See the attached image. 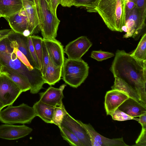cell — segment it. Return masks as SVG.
<instances>
[{
  "label": "cell",
  "mask_w": 146,
  "mask_h": 146,
  "mask_svg": "<svg viewBox=\"0 0 146 146\" xmlns=\"http://www.w3.org/2000/svg\"><path fill=\"white\" fill-rule=\"evenodd\" d=\"M114 77L119 78L137 93L146 106V60H140L124 50H117L110 68Z\"/></svg>",
  "instance_id": "cell-1"
},
{
  "label": "cell",
  "mask_w": 146,
  "mask_h": 146,
  "mask_svg": "<svg viewBox=\"0 0 146 146\" xmlns=\"http://www.w3.org/2000/svg\"><path fill=\"white\" fill-rule=\"evenodd\" d=\"M125 0H100L95 8L111 30L122 32L125 25Z\"/></svg>",
  "instance_id": "cell-2"
},
{
  "label": "cell",
  "mask_w": 146,
  "mask_h": 146,
  "mask_svg": "<svg viewBox=\"0 0 146 146\" xmlns=\"http://www.w3.org/2000/svg\"><path fill=\"white\" fill-rule=\"evenodd\" d=\"M0 63L3 66L16 71L24 77L30 84L31 94L38 93L45 84L40 70L34 68L29 70L13 52L9 53L0 51Z\"/></svg>",
  "instance_id": "cell-3"
},
{
  "label": "cell",
  "mask_w": 146,
  "mask_h": 146,
  "mask_svg": "<svg viewBox=\"0 0 146 146\" xmlns=\"http://www.w3.org/2000/svg\"><path fill=\"white\" fill-rule=\"evenodd\" d=\"M89 68L87 63L81 58L73 60L65 58L61 77L66 83L73 88H77L87 78Z\"/></svg>",
  "instance_id": "cell-4"
},
{
  "label": "cell",
  "mask_w": 146,
  "mask_h": 146,
  "mask_svg": "<svg viewBox=\"0 0 146 146\" xmlns=\"http://www.w3.org/2000/svg\"><path fill=\"white\" fill-rule=\"evenodd\" d=\"M36 116L35 110L24 103L16 106H8L0 112V121L9 124L30 123Z\"/></svg>",
  "instance_id": "cell-5"
},
{
  "label": "cell",
  "mask_w": 146,
  "mask_h": 146,
  "mask_svg": "<svg viewBox=\"0 0 146 146\" xmlns=\"http://www.w3.org/2000/svg\"><path fill=\"white\" fill-rule=\"evenodd\" d=\"M40 28L43 38L55 39L60 20L50 11L46 0H40Z\"/></svg>",
  "instance_id": "cell-6"
},
{
  "label": "cell",
  "mask_w": 146,
  "mask_h": 146,
  "mask_svg": "<svg viewBox=\"0 0 146 146\" xmlns=\"http://www.w3.org/2000/svg\"><path fill=\"white\" fill-rule=\"evenodd\" d=\"M145 18L136 5L131 9H125V25L122 31L126 33L123 38L132 37L135 40H137L140 37L142 30L145 26Z\"/></svg>",
  "instance_id": "cell-7"
},
{
  "label": "cell",
  "mask_w": 146,
  "mask_h": 146,
  "mask_svg": "<svg viewBox=\"0 0 146 146\" xmlns=\"http://www.w3.org/2000/svg\"><path fill=\"white\" fill-rule=\"evenodd\" d=\"M22 92L9 77L0 73V101L5 107L12 105Z\"/></svg>",
  "instance_id": "cell-8"
},
{
  "label": "cell",
  "mask_w": 146,
  "mask_h": 146,
  "mask_svg": "<svg viewBox=\"0 0 146 146\" xmlns=\"http://www.w3.org/2000/svg\"><path fill=\"white\" fill-rule=\"evenodd\" d=\"M85 129L90 138L92 146H128L122 137L114 139L106 137L97 132L90 123L86 124L78 120Z\"/></svg>",
  "instance_id": "cell-9"
},
{
  "label": "cell",
  "mask_w": 146,
  "mask_h": 146,
  "mask_svg": "<svg viewBox=\"0 0 146 146\" xmlns=\"http://www.w3.org/2000/svg\"><path fill=\"white\" fill-rule=\"evenodd\" d=\"M92 45V43L86 36H82L69 42L65 46L64 53L69 59H79L81 58Z\"/></svg>",
  "instance_id": "cell-10"
},
{
  "label": "cell",
  "mask_w": 146,
  "mask_h": 146,
  "mask_svg": "<svg viewBox=\"0 0 146 146\" xmlns=\"http://www.w3.org/2000/svg\"><path fill=\"white\" fill-rule=\"evenodd\" d=\"M61 126L66 128L75 134L84 146H92L90 137L87 132L79 122L67 112L64 115Z\"/></svg>",
  "instance_id": "cell-11"
},
{
  "label": "cell",
  "mask_w": 146,
  "mask_h": 146,
  "mask_svg": "<svg viewBox=\"0 0 146 146\" xmlns=\"http://www.w3.org/2000/svg\"><path fill=\"white\" fill-rule=\"evenodd\" d=\"M32 131V128L24 124H2L0 125V138L9 140L17 139L27 135Z\"/></svg>",
  "instance_id": "cell-12"
},
{
  "label": "cell",
  "mask_w": 146,
  "mask_h": 146,
  "mask_svg": "<svg viewBox=\"0 0 146 146\" xmlns=\"http://www.w3.org/2000/svg\"><path fill=\"white\" fill-rule=\"evenodd\" d=\"M5 18L15 33L26 36H30L28 31L29 21L24 8L20 11Z\"/></svg>",
  "instance_id": "cell-13"
},
{
  "label": "cell",
  "mask_w": 146,
  "mask_h": 146,
  "mask_svg": "<svg viewBox=\"0 0 146 146\" xmlns=\"http://www.w3.org/2000/svg\"><path fill=\"white\" fill-rule=\"evenodd\" d=\"M129 97L116 90L107 92L105 97L104 106L107 115H111Z\"/></svg>",
  "instance_id": "cell-14"
},
{
  "label": "cell",
  "mask_w": 146,
  "mask_h": 146,
  "mask_svg": "<svg viewBox=\"0 0 146 146\" xmlns=\"http://www.w3.org/2000/svg\"><path fill=\"white\" fill-rule=\"evenodd\" d=\"M45 43L50 58L57 66L62 67L65 57L63 46L56 39L43 38Z\"/></svg>",
  "instance_id": "cell-15"
},
{
  "label": "cell",
  "mask_w": 146,
  "mask_h": 146,
  "mask_svg": "<svg viewBox=\"0 0 146 146\" xmlns=\"http://www.w3.org/2000/svg\"><path fill=\"white\" fill-rule=\"evenodd\" d=\"M66 86L65 84L59 88L52 86L49 87L44 92L39 93L40 100L49 105L55 107L60 104L64 97L63 91Z\"/></svg>",
  "instance_id": "cell-16"
},
{
  "label": "cell",
  "mask_w": 146,
  "mask_h": 146,
  "mask_svg": "<svg viewBox=\"0 0 146 146\" xmlns=\"http://www.w3.org/2000/svg\"><path fill=\"white\" fill-rule=\"evenodd\" d=\"M118 108L133 117H139L146 113V106L130 98L125 101Z\"/></svg>",
  "instance_id": "cell-17"
},
{
  "label": "cell",
  "mask_w": 146,
  "mask_h": 146,
  "mask_svg": "<svg viewBox=\"0 0 146 146\" xmlns=\"http://www.w3.org/2000/svg\"><path fill=\"white\" fill-rule=\"evenodd\" d=\"M22 0H0V14L5 18L23 9Z\"/></svg>",
  "instance_id": "cell-18"
},
{
  "label": "cell",
  "mask_w": 146,
  "mask_h": 146,
  "mask_svg": "<svg viewBox=\"0 0 146 146\" xmlns=\"http://www.w3.org/2000/svg\"><path fill=\"white\" fill-rule=\"evenodd\" d=\"M62 67L56 66L50 58L49 63L42 76L44 83L52 86L59 81L62 76Z\"/></svg>",
  "instance_id": "cell-19"
},
{
  "label": "cell",
  "mask_w": 146,
  "mask_h": 146,
  "mask_svg": "<svg viewBox=\"0 0 146 146\" xmlns=\"http://www.w3.org/2000/svg\"><path fill=\"white\" fill-rule=\"evenodd\" d=\"M1 73L9 77L20 88L22 92L30 90V84L27 80L17 72L3 66Z\"/></svg>",
  "instance_id": "cell-20"
},
{
  "label": "cell",
  "mask_w": 146,
  "mask_h": 146,
  "mask_svg": "<svg viewBox=\"0 0 146 146\" xmlns=\"http://www.w3.org/2000/svg\"><path fill=\"white\" fill-rule=\"evenodd\" d=\"M36 116L47 123H52V117L54 107L44 103L40 100L34 104Z\"/></svg>",
  "instance_id": "cell-21"
},
{
  "label": "cell",
  "mask_w": 146,
  "mask_h": 146,
  "mask_svg": "<svg viewBox=\"0 0 146 146\" xmlns=\"http://www.w3.org/2000/svg\"><path fill=\"white\" fill-rule=\"evenodd\" d=\"M11 35L17 42L18 49L25 55L31 65L33 68H36L29 50L28 36L15 33L14 31Z\"/></svg>",
  "instance_id": "cell-22"
},
{
  "label": "cell",
  "mask_w": 146,
  "mask_h": 146,
  "mask_svg": "<svg viewBox=\"0 0 146 146\" xmlns=\"http://www.w3.org/2000/svg\"><path fill=\"white\" fill-rule=\"evenodd\" d=\"M114 78V84L111 87L112 90H116L121 92L129 98L142 103L137 93L132 88L121 79L117 77Z\"/></svg>",
  "instance_id": "cell-23"
},
{
  "label": "cell",
  "mask_w": 146,
  "mask_h": 146,
  "mask_svg": "<svg viewBox=\"0 0 146 146\" xmlns=\"http://www.w3.org/2000/svg\"><path fill=\"white\" fill-rule=\"evenodd\" d=\"M130 55L140 60H146V34L142 36L136 48Z\"/></svg>",
  "instance_id": "cell-24"
},
{
  "label": "cell",
  "mask_w": 146,
  "mask_h": 146,
  "mask_svg": "<svg viewBox=\"0 0 146 146\" xmlns=\"http://www.w3.org/2000/svg\"><path fill=\"white\" fill-rule=\"evenodd\" d=\"M64 139L73 146H84L77 137L71 131L63 126L59 128Z\"/></svg>",
  "instance_id": "cell-25"
},
{
  "label": "cell",
  "mask_w": 146,
  "mask_h": 146,
  "mask_svg": "<svg viewBox=\"0 0 146 146\" xmlns=\"http://www.w3.org/2000/svg\"><path fill=\"white\" fill-rule=\"evenodd\" d=\"M32 42L38 61L40 70L42 68V46L43 38L38 36L33 35L31 36Z\"/></svg>",
  "instance_id": "cell-26"
},
{
  "label": "cell",
  "mask_w": 146,
  "mask_h": 146,
  "mask_svg": "<svg viewBox=\"0 0 146 146\" xmlns=\"http://www.w3.org/2000/svg\"><path fill=\"white\" fill-rule=\"evenodd\" d=\"M67 112L62 102L60 105L54 107L52 115V123L59 128L60 127L62 119Z\"/></svg>",
  "instance_id": "cell-27"
},
{
  "label": "cell",
  "mask_w": 146,
  "mask_h": 146,
  "mask_svg": "<svg viewBox=\"0 0 146 146\" xmlns=\"http://www.w3.org/2000/svg\"><path fill=\"white\" fill-rule=\"evenodd\" d=\"M17 44V42L10 35L0 40V51L12 53Z\"/></svg>",
  "instance_id": "cell-28"
},
{
  "label": "cell",
  "mask_w": 146,
  "mask_h": 146,
  "mask_svg": "<svg viewBox=\"0 0 146 146\" xmlns=\"http://www.w3.org/2000/svg\"><path fill=\"white\" fill-rule=\"evenodd\" d=\"M100 0H75L74 6L85 8L88 12H96L95 8Z\"/></svg>",
  "instance_id": "cell-29"
},
{
  "label": "cell",
  "mask_w": 146,
  "mask_h": 146,
  "mask_svg": "<svg viewBox=\"0 0 146 146\" xmlns=\"http://www.w3.org/2000/svg\"><path fill=\"white\" fill-rule=\"evenodd\" d=\"M113 53L101 50L93 51L91 53V57L98 61H100L113 57Z\"/></svg>",
  "instance_id": "cell-30"
},
{
  "label": "cell",
  "mask_w": 146,
  "mask_h": 146,
  "mask_svg": "<svg viewBox=\"0 0 146 146\" xmlns=\"http://www.w3.org/2000/svg\"><path fill=\"white\" fill-rule=\"evenodd\" d=\"M17 43L14 47L13 52L16 55L18 58L25 64L30 70H33V68L30 64L28 60L25 55L18 48Z\"/></svg>",
  "instance_id": "cell-31"
},
{
  "label": "cell",
  "mask_w": 146,
  "mask_h": 146,
  "mask_svg": "<svg viewBox=\"0 0 146 146\" xmlns=\"http://www.w3.org/2000/svg\"><path fill=\"white\" fill-rule=\"evenodd\" d=\"M111 116L113 120L119 121H123L131 119L133 120L134 118L120 110L118 108L115 111Z\"/></svg>",
  "instance_id": "cell-32"
},
{
  "label": "cell",
  "mask_w": 146,
  "mask_h": 146,
  "mask_svg": "<svg viewBox=\"0 0 146 146\" xmlns=\"http://www.w3.org/2000/svg\"><path fill=\"white\" fill-rule=\"evenodd\" d=\"M42 68L41 71L42 76L44 74L46 68L48 64L50 58L44 42L42 39Z\"/></svg>",
  "instance_id": "cell-33"
},
{
  "label": "cell",
  "mask_w": 146,
  "mask_h": 146,
  "mask_svg": "<svg viewBox=\"0 0 146 146\" xmlns=\"http://www.w3.org/2000/svg\"><path fill=\"white\" fill-rule=\"evenodd\" d=\"M28 39L29 51L35 68L40 70L38 61L32 42L31 36H28Z\"/></svg>",
  "instance_id": "cell-34"
},
{
  "label": "cell",
  "mask_w": 146,
  "mask_h": 146,
  "mask_svg": "<svg viewBox=\"0 0 146 146\" xmlns=\"http://www.w3.org/2000/svg\"><path fill=\"white\" fill-rule=\"evenodd\" d=\"M135 146H146V128H142L141 133L135 141Z\"/></svg>",
  "instance_id": "cell-35"
},
{
  "label": "cell",
  "mask_w": 146,
  "mask_h": 146,
  "mask_svg": "<svg viewBox=\"0 0 146 146\" xmlns=\"http://www.w3.org/2000/svg\"><path fill=\"white\" fill-rule=\"evenodd\" d=\"M139 12L144 16L146 17V0H133Z\"/></svg>",
  "instance_id": "cell-36"
},
{
  "label": "cell",
  "mask_w": 146,
  "mask_h": 146,
  "mask_svg": "<svg viewBox=\"0 0 146 146\" xmlns=\"http://www.w3.org/2000/svg\"><path fill=\"white\" fill-rule=\"evenodd\" d=\"M59 4V0H49V2L48 4L50 11L56 17H57L56 9Z\"/></svg>",
  "instance_id": "cell-37"
},
{
  "label": "cell",
  "mask_w": 146,
  "mask_h": 146,
  "mask_svg": "<svg viewBox=\"0 0 146 146\" xmlns=\"http://www.w3.org/2000/svg\"><path fill=\"white\" fill-rule=\"evenodd\" d=\"M139 118L134 117L133 120L137 121L141 125L142 128H146V113L139 116Z\"/></svg>",
  "instance_id": "cell-38"
},
{
  "label": "cell",
  "mask_w": 146,
  "mask_h": 146,
  "mask_svg": "<svg viewBox=\"0 0 146 146\" xmlns=\"http://www.w3.org/2000/svg\"><path fill=\"white\" fill-rule=\"evenodd\" d=\"M13 32L11 29L0 30V40L8 36Z\"/></svg>",
  "instance_id": "cell-39"
},
{
  "label": "cell",
  "mask_w": 146,
  "mask_h": 146,
  "mask_svg": "<svg viewBox=\"0 0 146 146\" xmlns=\"http://www.w3.org/2000/svg\"><path fill=\"white\" fill-rule=\"evenodd\" d=\"M75 0H59V4L64 7H71L74 5Z\"/></svg>",
  "instance_id": "cell-40"
},
{
  "label": "cell",
  "mask_w": 146,
  "mask_h": 146,
  "mask_svg": "<svg viewBox=\"0 0 146 146\" xmlns=\"http://www.w3.org/2000/svg\"><path fill=\"white\" fill-rule=\"evenodd\" d=\"M34 1L36 7L37 11V13L39 21L40 27V23L41 12V9L40 7V0H34Z\"/></svg>",
  "instance_id": "cell-41"
},
{
  "label": "cell",
  "mask_w": 146,
  "mask_h": 146,
  "mask_svg": "<svg viewBox=\"0 0 146 146\" xmlns=\"http://www.w3.org/2000/svg\"><path fill=\"white\" fill-rule=\"evenodd\" d=\"M135 6V3L133 1H127L126 2L125 9H133Z\"/></svg>",
  "instance_id": "cell-42"
},
{
  "label": "cell",
  "mask_w": 146,
  "mask_h": 146,
  "mask_svg": "<svg viewBox=\"0 0 146 146\" xmlns=\"http://www.w3.org/2000/svg\"><path fill=\"white\" fill-rule=\"evenodd\" d=\"M5 107L2 103L0 101V112L1 111V110L4 108Z\"/></svg>",
  "instance_id": "cell-43"
},
{
  "label": "cell",
  "mask_w": 146,
  "mask_h": 146,
  "mask_svg": "<svg viewBox=\"0 0 146 146\" xmlns=\"http://www.w3.org/2000/svg\"><path fill=\"white\" fill-rule=\"evenodd\" d=\"M3 66L0 63V73H1V70L2 69Z\"/></svg>",
  "instance_id": "cell-44"
},
{
  "label": "cell",
  "mask_w": 146,
  "mask_h": 146,
  "mask_svg": "<svg viewBox=\"0 0 146 146\" xmlns=\"http://www.w3.org/2000/svg\"><path fill=\"white\" fill-rule=\"evenodd\" d=\"M46 0L48 3V4L49 2V0Z\"/></svg>",
  "instance_id": "cell-45"
},
{
  "label": "cell",
  "mask_w": 146,
  "mask_h": 146,
  "mask_svg": "<svg viewBox=\"0 0 146 146\" xmlns=\"http://www.w3.org/2000/svg\"><path fill=\"white\" fill-rule=\"evenodd\" d=\"M126 1H133V0H125Z\"/></svg>",
  "instance_id": "cell-46"
},
{
  "label": "cell",
  "mask_w": 146,
  "mask_h": 146,
  "mask_svg": "<svg viewBox=\"0 0 146 146\" xmlns=\"http://www.w3.org/2000/svg\"><path fill=\"white\" fill-rule=\"evenodd\" d=\"M1 17V15H0V17Z\"/></svg>",
  "instance_id": "cell-47"
}]
</instances>
